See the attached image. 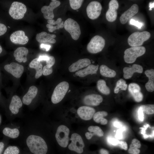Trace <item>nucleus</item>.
<instances>
[{
	"instance_id": "f257e3e1",
	"label": "nucleus",
	"mask_w": 154,
	"mask_h": 154,
	"mask_svg": "<svg viewBox=\"0 0 154 154\" xmlns=\"http://www.w3.org/2000/svg\"><path fill=\"white\" fill-rule=\"evenodd\" d=\"M26 143L30 151L34 154H46L47 152V145L40 137L30 135L27 139Z\"/></svg>"
},
{
	"instance_id": "f03ea898",
	"label": "nucleus",
	"mask_w": 154,
	"mask_h": 154,
	"mask_svg": "<svg viewBox=\"0 0 154 154\" xmlns=\"http://www.w3.org/2000/svg\"><path fill=\"white\" fill-rule=\"evenodd\" d=\"M151 36L150 33L146 31L136 32L129 36L127 39L128 43L131 47L140 46L145 41L150 38Z\"/></svg>"
},
{
	"instance_id": "7ed1b4c3",
	"label": "nucleus",
	"mask_w": 154,
	"mask_h": 154,
	"mask_svg": "<svg viewBox=\"0 0 154 154\" xmlns=\"http://www.w3.org/2000/svg\"><path fill=\"white\" fill-rule=\"evenodd\" d=\"M145 52L146 49L143 46L129 48L124 52V60L126 63H132L135 61L137 58L143 55Z\"/></svg>"
},
{
	"instance_id": "20e7f679",
	"label": "nucleus",
	"mask_w": 154,
	"mask_h": 154,
	"mask_svg": "<svg viewBox=\"0 0 154 154\" xmlns=\"http://www.w3.org/2000/svg\"><path fill=\"white\" fill-rule=\"evenodd\" d=\"M69 87V83L66 81H62L59 83L55 88L52 94V102L56 104L60 102L64 97Z\"/></svg>"
},
{
	"instance_id": "39448f33",
	"label": "nucleus",
	"mask_w": 154,
	"mask_h": 154,
	"mask_svg": "<svg viewBox=\"0 0 154 154\" xmlns=\"http://www.w3.org/2000/svg\"><path fill=\"white\" fill-rule=\"evenodd\" d=\"M27 8L23 3L14 1L11 4L9 13L10 16L14 19H22L26 12Z\"/></svg>"
},
{
	"instance_id": "423d86ee",
	"label": "nucleus",
	"mask_w": 154,
	"mask_h": 154,
	"mask_svg": "<svg viewBox=\"0 0 154 154\" xmlns=\"http://www.w3.org/2000/svg\"><path fill=\"white\" fill-rule=\"evenodd\" d=\"M105 40L102 37L96 35L91 39L88 44L87 49L88 51L92 54H96L100 52L104 48Z\"/></svg>"
},
{
	"instance_id": "0eeeda50",
	"label": "nucleus",
	"mask_w": 154,
	"mask_h": 154,
	"mask_svg": "<svg viewBox=\"0 0 154 154\" xmlns=\"http://www.w3.org/2000/svg\"><path fill=\"white\" fill-rule=\"evenodd\" d=\"M64 27L73 39L77 40L79 38L81 31L80 26L76 21L70 18L68 19L64 23Z\"/></svg>"
},
{
	"instance_id": "6e6552de",
	"label": "nucleus",
	"mask_w": 154,
	"mask_h": 154,
	"mask_svg": "<svg viewBox=\"0 0 154 154\" xmlns=\"http://www.w3.org/2000/svg\"><path fill=\"white\" fill-rule=\"evenodd\" d=\"M69 129L64 125H60L58 128L55 137L58 144L62 147H66L69 141Z\"/></svg>"
},
{
	"instance_id": "1a4fd4ad",
	"label": "nucleus",
	"mask_w": 154,
	"mask_h": 154,
	"mask_svg": "<svg viewBox=\"0 0 154 154\" xmlns=\"http://www.w3.org/2000/svg\"><path fill=\"white\" fill-rule=\"evenodd\" d=\"M102 9V6L100 2L95 1L91 2L86 9L88 17L92 20L97 19L100 15Z\"/></svg>"
},
{
	"instance_id": "9d476101",
	"label": "nucleus",
	"mask_w": 154,
	"mask_h": 154,
	"mask_svg": "<svg viewBox=\"0 0 154 154\" xmlns=\"http://www.w3.org/2000/svg\"><path fill=\"white\" fill-rule=\"evenodd\" d=\"M70 140L72 141L68 146L69 149L79 153H82L83 152L84 144L81 136L76 133H73L71 135Z\"/></svg>"
},
{
	"instance_id": "9b49d317",
	"label": "nucleus",
	"mask_w": 154,
	"mask_h": 154,
	"mask_svg": "<svg viewBox=\"0 0 154 154\" xmlns=\"http://www.w3.org/2000/svg\"><path fill=\"white\" fill-rule=\"evenodd\" d=\"M4 69L7 72L17 78L21 76L24 70L23 66L15 62L5 64L4 66Z\"/></svg>"
},
{
	"instance_id": "f8f14e48",
	"label": "nucleus",
	"mask_w": 154,
	"mask_h": 154,
	"mask_svg": "<svg viewBox=\"0 0 154 154\" xmlns=\"http://www.w3.org/2000/svg\"><path fill=\"white\" fill-rule=\"evenodd\" d=\"M48 6H44L41 9V11L43 14L44 18L46 19H53L54 17L53 11L54 9L58 7L60 4V1L52 0Z\"/></svg>"
},
{
	"instance_id": "ddd939ff",
	"label": "nucleus",
	"mask_w": 154,
	"mask_h": 154,
	"mask_svg": "<svg viewBox=\"0 0 154 154\" xmlns=\"http://www.w3.org/2000/svg\"><path fill=\"white\" fill-rule=\"evenodd\" d=\"M119 7L118 1L116 0H111L109 3V9L106 15L107 20L110 22L115 21L117 18V10Z\"/></svg>"
},
{
	"instance_id": "4468645a",
	"label": "nucleus",
	"mask_w": 154,
	"mask_h": 154,
	"mask_svg": "<svg viewBox=\"0 0 154 154\" xmlns=\"http://www.w3.org/2000/svg\"><path fill=\"white\" fill-rule=\"evenodd\" d=\"M10 40L13 43L20 44H26L29 41L28 37L22 30H18L13 32L10 36Z\"/></svg>"
},
{
	"instance_id": "2eb2a0df",
	"label": "nucleus",
	"mask_w": 154,
	"mask_h": 154,
	"mask_svg": "<svg viewBox=\"0 0 154 154\" xmlns=\"http://www.w3.org/2000/svg\"><path fill=\"white\" fill-rule=\"evenodd\" d=\"M95 112V110L94 108L87 106L80 107L77 110V113L80 117L86 120L91 119Z\"/></svg>"
},
{
	"instance_id": "dca6fc26",
	"label": "nucleus",
	"mask_w": 154,
	"mask_h": 154,
	"mask_svg": "<svg viewBox=\"0 0 154 154\" xmlns=\"http://www.w3.org/2000/svg\"><path fill=\"white\" fill-rule=\"evenodd\" d=\"M138 11V5L133 4L121 15L120 18V23L122 24H125L130 18L137 13Z\"/></svg>"
},
{
	"instance_id": "f3484780",
	"label": "nucleus",
	"mask_w": 154,
	"mask_h": 154,
	"mask_svg": "<svg viewBox=\"0 0 154 154\" xmlns=\"http://www.w3.org/2000/svg\"><path fill=\"white\" fill-rule=\"evenodd\" d=\"M143 70V67L140 65L134 64L131 67H125L123 69V77L125 79L131 78L134 73H141Z\"/></svg>"
},
{
	"instance_id": "a211bd4d",
	"label": "nucleus",
	"mask_w": 154,
	"mask_h": 154,
	"mask_svg": "<svg viewBox=\"0 0 154 154\" xmlns=\"http://www.w3.org/2000/svg\"><path fill=\"white\" fill-rule=\"evenodd\" d=\"M103 98L100 95L92 94L86 96L83 99L84 103L87 105L96 106L99 105L103 101Z\"/></svg>"
},
{
	"instance_id": "6ab92c4d",
	"label": "nucleus",
	"mask_w": 154,
	"mask_h": 154,
	"mask_svg": "<svg viewBox=\"0 0 154 154\" xmlns=\"http://www.w3.org/2000/svg\"><path fill=\"white\" fill-rule=\"evenodd\" d=\"M90 60L87 58L81 59L72 63L68 68L70 72L78 71L86 67L91 64Z\"/></svg>"
},
{
	"instance_id": "aec40b11",
	"label": "nucleus",
	"mask_w": 154,
	"mask_h": 154,
	"mask_svg": "<svg viewBox=\"0 0 154 154\" xmlns=\"http://www.w3.org/2000/svg\"><path fill=\"white\" fill-rule=\"evenodd\" d=\"M56 37L55 35L48 34L45 32H42L37 34L36 39L39 43H55L56 41L54 38Z\"/></svg>"
},
{
	"instance_id": "412c9836",
	"label": "nucleus",
	"mask_w": 154,
	"mask_h": 154,
	"mask_svg": "<svg viewBox=\"0 0 154 154\" xmlns=\"http://www.w3.org/2000/svg\"><path fill=\"white\" fill-rule=\"evenodd\" d=\"M29 51L27 48L24 47L18 48L14 51L13 55L16 60L19 62H25L27 60V56Z\"/></svg>"
},
{
	"instance_id": "4be33fe9",
	"label": "nucleus",
	"mask_w": 154,
	"mask_h": 154,
	"mask_svg": "<svg viewBox=\"0 0 154 154\" xmlns=\"http://www.w3.org/2000/svg\"><path fill=\"white\" fill-rule=\"evenodd\" d=\"M37 92L38 89L36 87L34 86H31L27 93L23 97V103L27 105L30 104L36 96Z\"/></svg>"
},
{
	"instance_id": "5701e85b",
	"label": "nucleus",
	"mask_w": 154,
	"mask_h": 154,
	"mask_svg": "<svg viewBox=\"0 0 154 154\" xmlns=\"http://www.w3.org/2000/svg\"><path fill=\"white\" fill-rule=\"evenodd\" d=\"M98 68V66L90 64L85 68L77 71L75 74L79 77H84L90 74L92 75L96 74Z\"/></svg>"
},
{
	"instance_id": "b1692460",
	"label": "nucleus",
	"mask_w": 154,
	"mask_h": 154,
	"mask_svg": "<svg viewBox=\"0 0 154 154\" xmlns=\"http://www.w3.org/2000/svg\"><path fill=\"white\" fill-rule=\"evenodd\" d=\"M22 103L20 98L17 96L14 95L12 98L9 106V109L12 113H18L19 109L22 106Z\"/></svg>"
},
{
	"instance_id": "393cba45",
	"label": "nucleus",
	"mask_w": 154,
	"mask_h": 154,
	"mask_svg": "<svg viewBox=\"0 0 154 154\" xmlns=\"http://www.w3.org/2000/svg\"><path fill=\"white\" fill-rule=\"evenodd\" d=\"M145 74L149 79L145 84L146 89L149 92H152L154 90V70H147L145 71Z\"/></svg>"
},
{
	"instance_id": "a878e982",
	"label": "nucleus",
	"mask_w": 154,
	"mask_h": 154,
	"mask_svg": "<svg viewBox=\"0 0 154 154\" xmlns=\"http://www.w3.org/2000/svg\"><path fill=\"white\" fill-rule=\"evenodd\" d=\"M29 67L36 70L35 78L38 79L42 75V65L38 60V58L33 59L30 63Z\"/></svg>"
},
{
	"instance_id": "bb28decb",
	"label": "nucleus",
	"mask_w": 154,
	"mask_h": 154,
	"mask_svg": "<svg viewBox=\"0 0 154 154\" xmlns=\"http://www.w3.org/2000/svg\"><path fill=\"white\" fill-rule=\"evenodd\" d=\"M108 115L107 112L104 111H99L94 114L93 116V119L96 122L100 123L102 125H104L108 123V120L104 117Z\"/></svg>"
},
{
	"instance_id": "cd10ccee",
	"label": "nucleus",
	"mask_w": 154,
	"mask_h": 154,
	"mask_svg": "<svg viewBox=\"0 0 154 154\" xmlns=\"http://www.w3.org/2000/svg\"><path fill=\"white\" fill-rule=\"evenodd\" d=\"M100 73L102 76L109 78H113L116 75L114 70L109 68L105 65H102L100 68Z\"/></svg>"
},
{
	"instance_id": "c85d7f7f",
	"label": "nucleus",
	"mask_w": 154,
	"mask_h": 154,
	"mask_svg": "<svg viewBox=\"0 0 154 154\" xmlns=\"http://www.w3.org/2000/svg\"><path fill=\"white\" fill-rule=\"evenodd\" d=\"M141 146L139 141L136 139H133L130 145L128 153L130 154H139L140 150L138 148H140Z\"/></svg>"
},
{
	"instance_id": "c756f323",
	"label": "nucleus",
	"mask_w": 154,
	"mask_h": 154,
	"mask_svg": "<svg viewBox=\"0 0 154 154\" xmlns=\"http://www.w3.org/2000/svg\"><path fill=\"white\" fill-rule=\"evenodd\" d=\"M97 88L98 90L103 94L107 95L110 93V90L107 86L105 80H100L97 82Z\"/></svg>"
},
{
	"instance_id": "7c9ffc66",
	"label": "nucleus",
	"mask_w": 154,
	"mask_h": 154,
	"mask_svg": "<svg viewBox=\"0 0 154 154\" xmlns=\"http://www.w3.org/2000/svg\"><path fill=\"white\" fill-rule=\"evenodd\" d=\"M3 134L5 135L12 138L17 137L19 134V129L17 128L11 129L5 127L3 130Z\"/></svg>"
},
{
	"instance_id": "2f4dec72",
	"label": "nucleus",
	"mask_w": 154,
	"mask_h": 154,
	"mask_svg": "<svg viewBox=\"0 0 154 154\" xmlns=\"http://www.w3.org/2000/svg\"><path fill=\"white\" fill-rule=\"evenodd\" d=\"M127 87V85L125 80L122 79L118 80L116 84L114 90V92L116 94L118 93L120 90H126Z\"/></svg>"
},
{
	"instance_id": "473e14b6",
	"label": "nucleus",
	"mask_w": 154,
	"mask_h": 154,
	"mask_svg": "<svg viewBox=\"0 0 154 154\" xmlns=\"http://www.w3.org/2000/svg\"><path fill=\"white\" fill-rule=\"evenodd\" d=\"M88 130L91 133L93 136L94 135L99 137H102L104 135L103 131L98 126H91L88 127Z\"/></svg>"
},
{
	"instance_id": "72a5a7b5",
	"label": "nucleus",
	"mask_w": 154,
	"mask_h": 154,
	"mask_svg": "<svg viewBox=\"0 0 154 154\" xmlns=\"http://www.w3.org/2000/svg\"><path fill=\"white\" fill-rule=\"evenodd\" d=\"M143 112L147 115H151L154 113V104H146L140 106Z\"/></svg>"
},
{
	"instance_id": "f704fd0d",
	"label": "nucleus",
	"mask_w": 154,
	"mask_h": 154,
	"mask_svg": "<svg viewBox=\"0 0 154 154\" xmlns=\"http://www.w3.org/2000/svg\"><path fill=\"white\" fill-rule=\"evenodd\" d=\"M69 1L71 8L73 10H76L80 8L84 0H70Z\"/></svg>"
},
{
	"instance_id": "c9c22d12",
	"label": "nucleus",
	"mask_w": 154,
	"mask_h": 154,
	"mask_svg": "<svg viewBox=\"0 0 154 154\" xmlns=\"http://www.w3.org/2000/svg\"><path fill=\"white\" fill-rule=\"evenodd\" d=\"M19 150L15 146H9L4 151L3 154H19Z\"/></svg>"
},
{
	"instance_id": "e433bc0d",
	"label": "nucleus",
	"mask_w": 154,
	"mask_h": 154,
	"mask_svg": "<svg viewBox=\"0 0 154 154\" xmlns=\"http://www.w3.org/2000/svg\"><path fill=\"white\" fill-rule=\"evenodd\" d=\"M128 89L129 91L131 94L140 91L141 88L139 85L138 84L133 83H131L129 84Z\"/></svg>"
},
{
	"instance_id": "4c0bfd02",
	"label": "nucleus",
	"mask_w": 154,
	"mask_h": 154,
	"mask_svg": "<svg viewBox=\"0 0 154 154\" xmlns=\"http://www.w3.org/2000/svg\"><path fill=\"white\" fill-rule=\"evenodd\" d=\"M46 27L48 29V31L49 32H52L56 30L63 28L64 27V23L63 21H62L60 25L55 26H52L50 24H48L46 25Z\"/></svg>"
},
{
	"instance_id": "58836bf2",
	"label": "nucleus",
	"mask_w": 154,
	"mask_h": 154,
	"mask_svg": "<svg viewBox=\"0 0 154 154\" xmlns=\"http://www.w3.org/2000/svg\"><path fill=\"white\" fill-rule=\"evenodd\" d=\"M53 72L52 67L46 65L42 68V74L44 76H48L51 74Z\"/></svg>"
},
{
	"instance_id": "ea45409f",
	"label": "nucleus",
	"mask_w": 154,
	"mask_h": 154,
	"mask_svg": "<svg viewBox=\"0 0 154 154\" xmlns=\"http://www.w3.org/2000/svg\"><path fill=\"white\" fill-rule=\"evenodd\" d=\"M48 24H50L52 26L54 25H60L62 22V19L60 18H58L56 21H55L54 19L48 20L47 21Z\"/></svg>"
},
{
	"instance_id": "a19ab883",
	"label": "nucleus",
	"mask_w": 154,
	"mask_h": 154,
	"mask_svg": "<svg viewBox=\"0 0 154 154\" xmlns=\"http://www.w3.org/2000/svg\"><path fill=\"white\" fill-rule=\"evenodd\" d=\"M130 24L134 25L137 27L138 29H140L143 25V24L137 21L131 19L129 21Z\"/></svg>"
},
{
	"instance_id": "79ce46f5",
	"label": "nucleus",
	"mask_w": 154,
	"mask_h": 154,
	"mask_svg": "<svg viewBox=\"0 0 154 154\" xmlns=\"http://www.w3.org/2000/svg\"><path fill=\"white\" fill-rule=\"evenodd\" d=\"M55 62V58L53 56H49L48 59L46 61V65L50 67H52L54 64Z\"/></svg>"
},
{
	"instance_id": "37998d69",
	"label": "nucleus",
	"mask_w": 154,
	"mask_h": 154,
	"mask_svg": "<svg viewBox=\"0 0 154 154\" xmlns=\"http://www.w3.org/2000/svg\"><path fill=\"white\" fill-rule=\"evenodd\" d=\"M7 30L6 26L4 24L0 23V36L4 35Z\"/></svg>"
},
{
	"instance_id": "c03bdc74",
	"label": "nucleus",
	"mask_w": 154,
	"mask_h": 154,
	"mask_svg": "<svg viewBox=\"0 0 154 154\" xmlns=\"http://www.w3.org/2000/svg\"><path fill=\"white\" fill-rule=\"evenodd\" d=\"M121 149L126 150L127 149V145L126 142L124 141H119L118 145Z\"/></svg>"
},
{
	"instance_id": "a18cd8bd",
	"label": "nucleus",
	"mask_w": 154,
	"mask_h": 154,
	"mask_svg": "<svg viewBox=\"0 0 154 154\" xmlns=\"http://www.w3.org/2000/svg\"><path fill=\"white\" fill-rule=\"evenodd\" d=\"M138 114L139 119L140 121H143L144 118L143 112L140 107L138 110Z\"/></svg>"
},
{
	"instance_id": "49530a36",
	"label": "nucleus",
	"mask_w": 154,
	"mask_h": 154,
	"mask_svg": "<svg viewBox=\"0 0 154 154\" xmlns=\"http://www.w3.org/2000/svg\"><path fill=\"white\" fill-rule=\"evenodd\" d=\"M108 141L112 145L115 146L118 145L119 141L117 139L112 138H109Z\"/></svg>"
},
{
	"instance_id": "de8ad7c7",
	"label": "nucleus",
	"mask_w": 154,
	"mask_h": 154,
	"mask_svg": "<svg viewBox=\"0 0 154 154\" xmlns=\"http://www.w3.org/2000/svg\"><path fill=\"white\" fill-rule=\"evenodd\" d=\"M40 47L41 48L44 49L46 51H47L50 50L51 47V46L49 45L42 43L40 45Z\"/></svg>"
},
{
	"instance_id": "09e8293b",
	"label": "nucleus",
	"mask_w": 154,
	"mask_h": 154,
	"mask_svg": "<svg viewBox=\"0 0 154 154\" xmlns=\"http://www.w3.org/2000/svg\"><path fill=\"white\" fill-rule=\"evenodd\" d=\"M49 56L46 55L40 56L38 58V60L40 62L42 61H46L48 59Z\"/></svg>"
},
{
	"instance_id": "8fccbe9b",
	"label": "nucleus",
	"mask_w": 154,
	"mask_h": 154,
	"mask_svg": "<svg viewBox=\"0 0 154 154\" xmlns=\"http://www.w3.org/2000/svg\"><path fill=\"white\" fill-rule=\"evenodd\" d=\"M85 135L88 139H90L93 136L91 133L90 132H87L85 133Z\"/></svg>"
},
{
	"instance_id": "3c124183",
	"label": "nucleus",
	"mask_w": 154,
	"mask_h": 154,
	"mask_svg": "<svg viewBox=\"0 0 154 154\" xmlns=\"http://www.w3.org/2000/svg\"><path fill=\"white\" fill-rule=\"evenodd\" d=\"M4 145L3 143L0 142V154H1L4 148Z\"/></svg>"
},
{
	"instance_id": "603ef678",
	"label": "nucleus",
	"mask_w": 154,
	"mask_h": 154,
	"mask_svg": "<svg viewBox=\"0 0 154 154\" xmlns=\"http://www.w3.org/2000/svg\"><path fill=\"white\" fill-rule=\"evenodd\" d=\"M116 137L118 139H120L122 137V134L120 131L117 132L116 136Z\"/></svg>"
},
{
	"instance_id": "864d4df0",
	"label": "nucleus",
	"mask_w": 154,
	"mask_h": 154,
	"mask_svg": "<svg viewBox=\"0 0 154 154\" xmlns=\"http://www.w3.org/2000/svg\"><path fill=\"white\" fill-rule=\"evenodd\" d=\"M154 2H150L149 5V10L150 11H151L152 9L154 8Z\"/></svg>"
},
{
	"instance_id": "5fc2aeb1",
	"label": "nucleus",
	"mask_w": 154,
	"mask_h": 154,
	"mask_svg": "<svg viewBox=\"0 0 154 154\" xmlns=\"http://www.w3.org/2000/svg\"><path fill=\"white\" fill-rule=\"evenodd\" d=\"M114 125L117 127H119L121 126L120 123L118 122H116L114 123Z\"/></svg>"
},
{
	"instance_id": "6e6d98bb",
	"label": "nucleus",
	"mask_w": 154,
	"mask_h": 154,
	"mask_svg": "<svg viewBox=\"0 0 154 154\" xmlns=\"http://www.w3.org/2000/svg\"><path fill=\"white\" fill-rule=\"evenodd\" d=\"M2 50H2V48L1 46L0 45V54H1V52H2Z\"/></svg>"
},
{
	"instance_id": "4d7b16f0",
	"label": "nucleus",
	"mask_w": 154,
	"mask_h": 154,
	"mask_svg": "<svg viewBox=\"0 0 154 154\" xmlns=\"http://www.w3.org/2000/svg\"><path fill=\"white\" fill-rule=\"evenodd\" d=\"M102 154H109L108 152H105L102 153Z\"/></svg>"
},
{
	"instance_id": "13d9d810",
	"label": "nucleus",
	"mask_w": 154,
	"mask_h": 154,
	"mask_svg": "<svg viewBox=\"0 0 154 154\" xmlns=\"http://www.w3.org/2000/svg\"><path fill=\"white\" fill-rule=\"evenodd\" d=\"M1 117H0V123H1Z\"/></svg>"
},
{
	"instance_id": "bf43d9fd",
	"label": "nucleus",
	"mask_w": 154,
	"mask_h": 154,
	"mask_svg": "<svg viewBox=\"0 0 154 154\" xmlns=\"http://www.w3.org/2000/svg\"><path fill=\"white\" fill-rule=\"evenodd\" d=\"M0 75H1V73H0Z\"/></svg>"
},
{
	"instance_id": "052dcab7",
	"label": "nucleus",
	"mask_w": 154,
	"mask_h": 154,
	"mask_svg": "<svg viewBox=\"0 0 154 154\" xmlns=\"http://www.w3.org/2000/svg\"></svg>"
}]
</instances>
